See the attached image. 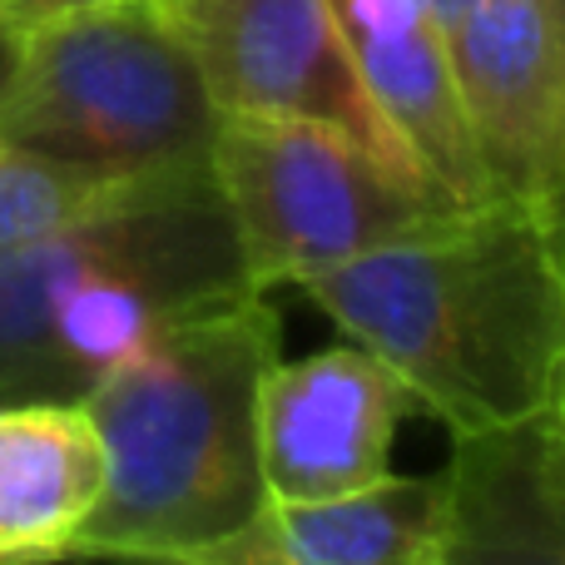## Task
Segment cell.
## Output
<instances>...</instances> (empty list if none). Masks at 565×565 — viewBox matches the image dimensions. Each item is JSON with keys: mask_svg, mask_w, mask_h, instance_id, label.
I'll use <instances>...</instances> for the list:
<instances>
[{"mask_svg": "<svg viewBox=\"0 0 565 565\" xmlns=\"http://www.w3.org/2000/svg\"><path fill=\"white\" fill-rule=\"evenodd\" d=\"M447 431L546 412L565 392V204H461L298 282Z\"/></svg>", "mask_w": 565, "mask_h": 565, "instance_id": "obj_1", "label": "cell"}, {"mask_svg": "<svg viewBox=\"0 0 565 565\" xmlns=\"http://www.w3.org/2000/svg\"><path fill=\"white\" fill-rule=\"evenodd\" d=\"M282 358L268 292L179 318L85 392L105 441V497L70 556L199 561L264 511L258 387Z\"/></svg>", "mask_w": 565, "mask_h": 565, "instance_id": "obj_2", "label": "cell"}, {"mask_svg": "<svg viewBox=\"0 0 565 565\" xmlns=\"http://www.w3.org/2000/svg\"><path fill=\"white\" fill-rule=\"evenodd\" d=\"M238 292L258 288L209 164L115 214L0 248V402H79L159 328Z\"/></svg>", "mask_w": 565, "mask_h": 565, "instance_id": "obj_3", "label": "cell"}, {"mask_svg": "<svg viewBox=\"0 0 565 565\" xmlns=\"http://www.w3.org/2000/svg\"><path fill=\"white\" fill-rule=\"evenodd\" d=\"M218 105L169 10L105 0L10 40L0 139L75 164L164 174L209 164Z\"/></svg>", "mask_w": 565, "mask_h": 565, "instance_id": "obj_4", "label": "cell"}, {"mask_svg": "<svg viewBox=\"0 0 565 565\" xmlns=\"http://www.w3.org/2000/svg\"><path fill=\"white\" fill-rule=\"evenodd\" d=\"M209 174L258 292L298 288L312 274L461 209L412 189L348 135L308 119L218 115Z\"/></svg>", "mask_w": 565, "mask_h": 565, "instance_id": "obj_5", "label": "cell"}, {"mask_svg": "<svg viewBox=\"0 0 565 565\" xmlns=\"http://www.w3.org/2000/svg\"><path fill=\"white\" fill-rule=\"evenodd\" d=\"M169 20L194 50L218 115L328 125L412 189L457 204L377 109L332 0H179Z\"/></svg>", "mask_w": 565, "mask_h": 565, "instance_id": "obj_6", "label": "cell"}, {"mask_svg": "<svg viewBox=\"0 0 565 565\" xmlns=\"http://www.w3.org/2000/svg\"><path fill=\"white\" fill-rule=\"evenodd\" d=\"M412 387L362 342H332L274 362L258 387V471L268 501H318L392 471Z\"/></svg>", "mask_w": 565, "mask_h": 565, "instance_id": "obj_7", "label": "cell"}, {"mask_svg": "<svg viewBox=\"0 0 565 565\" xmlns=\"http://www.w3.org/2000/svg\"><path fill=\"white\" fill-rule=\"evenodd\" d=\"M451 60L497 194L565 204V0H477Z\"/></svg>", "mask_w": 565, "mask_h": 565, "instance_id": "obj_8", "label": "cell"}, {"mask_svg": "<svg viewBox=\"0 0 565 565\" xmlns=\"http://www.w3.org/2000/svg\"><path fill=\"white\" fill-rule=\"evenodd\" d=\"M447 565H565L561 407L451 431Z\"/></svg>", "mask_w": 565, "mask_h": 565, "instance_id": "obj_9", "label": "cell"}, {"mask_svg": "<svg viewBox=\"0 0 565 565\" xmlns=\"http://www.w3.org/2000/svg\"><path fill=\"white\" fill-rule=\"evenodd\" d=\"M348 50L387 125L457 204L501 199L481 164L451 60V30L427 0H332Z\"/></svg>", "mask_w": 565, "mask_h": 565, "instance_id": "obj_10", "label": "cell"}, {"mask_svg": "<svg viewBox=\"0 0 565 565\" xmlns=\"http://www.w3.org/2000/svg\"><path fill=\"white\" fill-rule=\"evenodd\" d=\"M194 565H447L441 477H382L318 501H264Z\"/></svg>", "mask_w": 565, "mask_h": 565, "instance_id": "obj_11", "label": "cell"}, {"mask_svg": "<svg viewBox=\"0 0 565 565\" xmlns=\"http://www.w3.org/2000/svg\"><path fill=\"white\" fill-rule=\"evenodd\" d=\"M105 497V441L85 402H0V561L70 556Z\"/></svg>", "mask_w": 565, "mask_h": 565, "instance_id": "obj_12", "label": "cell"}, {"mask_svg": "<svg viewBox=\"0 0 565 565\" xmlns=\"http://www.w3.org/2000/svg\"><path fill=\"white\" fill-rule=\"evenodd\" d=\"M174 174H184V169L125 174V169L75 164V159H55L0 139V248L35 244V238L65 234V228L89 224L99 214H115Z\"/></svg>", "mask_w": 565, "mask_h": 565, "instance_id": "obj_13", "label": "cell"}, {"mask_svg": "<svg viewBox=\"0 0 565 565\" xmlns=\"http://www.w3.org/2000/svg\"><path fill=\"white\" fill-rule=\"evenodd\" d=\"M95 6H105V0H0V40H15L25 30L45 25V20L95 10Z\"/></svg>", "mask_w": 565, "mask_h": 565, "instance_id": "obj_14", "label": "cell"}, {"mask_svg": "<svg viewBox=\"0 0 565 565\" xmlns=\"http://www.w3.org/2000/svg\"><path fill=\"white\" fill-rule=\"evenodd\" d=\"M471 6H477V0H427V10H431V15H437V20H441V25H447V30L457 25V20L467 15Z\"/></svg>", "mask_w": 565, "mask_h": 565, "instance_id": "obj_15", "label": "cell"}, {"mask_svg": "<svg viewBox=\"0 0 565 565\" xmlns=\"http://www.w3.org/2000/svg\"><path fill=\"white\" fill-rule=\"evenodd\" d=\"M6 55H10V40H0V70H6Z\"/></svg>", "mask_w": 565, "mask_h": 565, "instance_id": "obj_16", "label": "cell"}, {"mask_svg": "<svg viewBox=\"0 0 565 565\" xmlns=\"http://www.w3.org/2000/svg\"><path fill=\"white\" fill-rule=\"evenodd\" d=\"M149 6H159V10H169V6H179V0H149Z\"/></svg>", "mask_w": 565, "mask_h": 565, "instance_id": "obj_17", "label": "cell"}, {"mask_svg": "<svg viewBox=\"0 0 565 565\" xmlns=\"http://www.w3.org/2000/svg\"><path fill=\"white\" fill-rule=\"evenodd\" d=\"M556 407H561V422H565V392H561V402H556Z\"/></svg>", "mask_w": 565, "mask_h": 565, "instance_id": "obj_18", "label": "cell"}]
</instances>
